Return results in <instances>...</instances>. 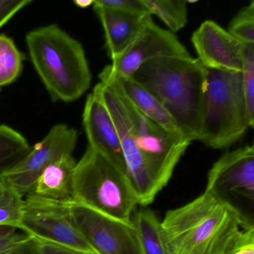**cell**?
<instances>
[{
	"mask_svg": "<svg viewBox=\"0 0 254 254\" xmlns=\"http://www.w3.org/2000/svg\"><path fill=\"white\" fill-rule=\"evenodd\" d=\"M74 203L126 223L139 205L126 172L87 146L73 174Z\"/></svg>",
	"mask_w": 254,
	"mask_h": 254,
	"instance_id": "277c9868",
	"label": "cell"
},
{
	"mask_svg": "<svg viewBox=\"0 0 254 254\" xmlns=\"http://www.w3.org/2000/svg\"><path fill=\"white\" fill-rule=\"evenodd\" d=\"M130 78L161 103L187 140H200L206 69L198 59L160 56L144 63Z\"/></svg>",
	"mask_w": 254,
	"mask_h": 254,
	"instance_id": "7a4b0ae2",
	"label": "cell"
},
{
	"mask_svg": "<svg viewBox=\"0 0 254 254\" xmlns=\"http://www.w3.org/2000/svg\"><path fill=\"white\" fill-rule=\"evenodd\" d=\"M23 197L6 177L0 175V227L20 228L24 209Z\"/></svg>",
	"mask_w": 254,
	"mask_h": 254,
	"instance_id": "ffe728a7",
	"label": "cell"
},
{
	"mask_svg": "<svg viewBox=\"0 0 254 254\" xmlns=\"http://www.w3.org/2000/svg\"><path fill=\"white\" fill-rule=\"evenodd\" d=\"M16 231V229L9 227H0V236H5Z\"/></svg>",
	"mask_w": 254,
	"mask_h": 254,
	"instance_id": "1f68e13d",
	"label": "cell"
},
{
	"mask_svg": "<svg viewBox=\"0 0 254 254\" xmlns=\"http://www.w3.org/2000/svg\"><path fill=\"white\" fill-rule=\"evenodd\" d=\"M74 3L77 5V6L79 7V8H87L89 6H93V3H94V0L92 1V0H78V1H75Z\"/></svg>",
	"mask_w": 254,
	"mask_h": 254,
	"instance_id": "4dcf8cb0",
	"label": "cell"
},
{
	"mask_svg": "<svg viewBox=\"0 0 254 254\" xmlns=\"http://www.w3.org/2000/svg\"><path fill=\"white\" fill-rule=\"evenodd\" d=\"M71 205L27 194L19 229L36 240L96 254L78 231Z\"/></svg>",
	"mask_w": 254,
	"mask_h": 254,
	"instance_id": "52a82bcc",
	"label": "cell"
},
{
	"mask_svg": "<svg viewBox=\"0 0 254 254\" xmlns=\"http://www.w3.org/2000/svg\"><path fill=\"white\" fill-rule=\"evenodd\" d=\"M99 6L133 14H150L142 0H94Z\"/></svg>",
	"mask_w": 254,
	"mask_h": 254,
	"instance_id": "d4e9b609",
	"label": "cell"
},
{
	"mask_svg": "<svg viewBox=\"0 0 254 254\" xmlns=\"http://www.w3.org/2000/svg\"><path fill=\"white\" fill-rule=\"evenodd\" d=\"M71 212L78 231L95 254H142L132 223L123 222L76 203L71 205Z\"/></svg>",
	"mask_w": 254,
	"mask_h": 254,
	"instance_id": "9c48e42d",
	"label": "cell"
},
{
	"mask_svg": "<svg viewBox=\"0 0 254 254\" xmlns=\"http://www.w3.org/2000/svg\"><path fill=\"white\" fill-rule=\"evenodd\" d=\"M93 90L99 93L111 114L121 142L127 178L138 203L145 207L154 201L159 191L143 157L135 146L127 130L118 93L111 84L102 81L98 83Z\"/></svg>",
	"mask_w": 254,
	"mask_h": 254,
	"instance_id": "8fae6325",
	"label": "cell"
},
{
	"mask_svg": "<svg viewBox=\"0 0 254 254\" xmlns=\"http://www.w3.org/2000/svg\"><path fill=\"white\" fill-rule=\"evenodd\" d=\"M78 142V133L66 124H58L50 129L41 142L14 167L3 174L23 196L33 187L43 171L56 160L72 155Z\"/></svg>",
	"mask_w": 254,
	"mask_h": 254,
	"instance_id": "30bf717a",
	"label": "cell"
},
{
	"mask_svg": "<svg viewBox=\"0 0 254 254\" xmlns=\"http://www.w3.org/2000/svg\"><path fill=\"white\" fill-rule=\"evenodd\" d=\"M83 126L88 146L109 159L127 174L118 132L106 105L95 90L86 99Z\"/></svg>",
	"mask_w": 254,
	"mask_h": 254,
	"instance_id": "5bb4252c",
	"label": "cell"
},
{
	"mask_svg": "<svg viewBox=\"0 0 254 254\" xmlns=\"http://www.w3.org/2000/svg\"><path fill=\"white\" fill-rule=\"evenodd\" d=\"M205 191L225 200L239 211L242 201L254 208V145L240 147L221 156L208 172Z\"/></svg>",
	"mask_w": 254,
	"mask_h": 254,
	"instance_id": "ba28073f",
	"label": "cell"
},
{
	"mask_svg": "<svg viewBox=\"0 0 254 254\" xmlns=\"http://www.w3.org/2000/svg\"><path fill=\"white\" fill-rule=\"evenodd\" d=\"M31 149L32 146L20 132L0 125V175L14 167Z\"/></svg>",
	"mask_w": 254,
	"mask_h": 254,
	"instance_id": "d6986e66",
	"label": "cell"
},
{
	"mask_svg": "<svg viewBox=\"0 0 254 254\" xmlns=\"http://www.w3.org/2000/svg\"><path fill=\"white\" fill-rule=\"evenodd\" d=\"M132 224L136 230L142 254H169L160 221L149 209L135 211Z\"/></svg>",
	"mask_w": 254,
	"mask_h": 254,
	"instance_id": "ac0fdd59",
	"label": "cell"
},
{
	"mask_svg": "<svg viewBox=\"0 0 254 254\" xmlns=\"http://www.w3.org/2000/svg\"><path fill=\"white\" fill-rule=\"evenodd\" d=\"M0 90H1V88H0Z\"/></svg>",
	"mask_w": 254,
	"mask_h": 254,
	"instance_id": "d6a6232c",
	"label": "cell"
},
{
	"mask_svg": "<svg viewBox=\"0 0 254 254\" xmlns=\"http://www.w3.org/2000/svg\"><path fill=\"white\" fill-rule=\"evenodd\" d=\"M117 93L127 130L160 192L170 181L175 167L191 142L180 133L169 131L147 118Z\"/></svg>",
	"mask_w": 254,
	"mask_h": 254,
	"instance_id": "8992f818",
	"label": "cell"
},
{
	"mask_svg": "<svg viewBox=\"0 0 254 254\" xmlns=\"http://www.w3.org/2000/svg\"><path fill=\"white\" fill-rule=\"evenodd\" d=\"M242 88L250 127L254 125V44H243Z\"/></svg>",
	"mask_w": 254,
	"mask_h": 254,
	"instance_id": "603a6c76",
	"label": "cell"
},
{
	"mask_svg": "<svg viewBox=\"0 0 254 254\" xmlns=\"http://www.w3.org/2000/svg\"><path fill=\"white\" fill-rule=\"evenodd\" d=\"M151 15L157 16L170 32L185 27L188 20V2L185 0H142Z\"/></svg>",
	"mask_w": 254,
	"mask_h": 254,
	"instance_id": "44dd1931",
	"label": "cell"
},
{
	"mask_svg": "<svg viewBox=\"0 0 254 254\" xmlns=\"http://www.w3.org/2000/svg\"><path fill=\"white\" fill-rule=\"evenodd\" d=\"M160 225L169 254H230L254 227L234 206L205 191L168 211Z\"/></svg>",
	"mask_w": 254,
	"mask_h": 254,
	"instance_id": "6da1fadb",
	"label": "cell"
},
{
	"mask_svg": "<svg viewBox=\"0 0 254 254\" xmlns=\"http://www.w3.org/2000/svg\"><path fill=\"white\" fill-rule=\"evenodd\" d=\"M29 237L30 236L23 231L20 233L15 231L5 236H0V254H8Z\"/></svg>",
	"mask_w": 254,
	"mask_h": 254,
	"instance_id": "4316f807",
	"label": "cell"
},
{
	"mask_svg": "<svg viewBox=\"0 0 254 254\" xmlns=\"http://www.w3.org/2000/svg\"><path fill=\"white\" fill-rule=\"evenodd\" d=\"M160 56H191L175 34L162 29L151 19L126 51L112 60L110 67L117 75L130 78L144 63Z\"/></svg>",
	"mask_w": 254,
	"mask_h": 254,
	"instance_id": "7c38bea8",
	"label": "cell"
},
{
	"mask_svg": "<svg viewBox=\"0 0 254 254\" xmlns=\"http://www.w3.org/2000/svg\"><path fill=\"white\" fill-rule=\"evenodd\" d=\"M105 31L106 47L112 60L121 56L152 19L150 14H133L99 6L93 3Z\"/></svg>",
	"mask_w": 254,
	"mask_h": 254,
	"instance_id": "9a60e30c",
	"label": "cell"
},
{
	"mask_svg": "<svg viewBox=\"0 0 254 254\" xmlns=\"http://www.w3.org/2000/svg\"><path fill=\"white\" fill-rule=\"evenodd\" d=\"M24 56L11 38L0 35V88L14 83L23 69Z\"/></svg>",
	"mask_w": 254,
	"mask_h": 254,
	"instance_id": "7402d4cb",
	"label": "cell"
},
{
	"mask_svg": "<svg viewBox=\"0 0 254 254\" xmlns=\"http://www.w3.org/2000/svg\"><path fill=\"white\" fill-rule=\"evenodd\" d=\"M76 161L66 155L50 163L28 194L64 203H73V174Z\"/></svg>",
	"mask_w": 254,
	"mask_h": 254,
	"instance_id": "e0dca14e",
	"label": "cell"
},
{
	"mask_svg": "<svg viewBox=\"0 0 254 254\" xmlns=\"http://www.w3.org/2000/svg\"><path fill=\"white\" fill-rule=\"evenodd\" d=\"M31 3L30 0H0V29Z\"/></svg>",
	"mask_w": 254,
	"mask_h": 254,
	"instance_id": "484cf974",
	"label": "cell"
},
{
	"mask_svg": "<svg viewBox=\"0 0 254 254\" xmlns=\"http://www.w3.org/2000/svg\"><path fill=\"white\" fill-rule=\"evenodd\" d=\"M40 254H92L69 247L44 241L36 240Z\"/></svg>",
	"mask_w": 254,
	"mask_h": 254,
	"instance_id": "83f0119b",
	"label": "cell"
},
{
	"mask_svg": "<svg viewBox=\"0 0 254 254\" xmlns=\"http://www.w3.org/2000/svg\"><path fill=\"white\" fill-rule=\"evenodd\" d=\"M200 141L213 149L228 148L250 127L241 72L206 69Z\"/></svg>",
	"mask_w": 254,
	"mask_h": 254,
	"instance_id": "5b68a950",
	"label": "cell"
},
{
	"mask_svg": "<svg viewBox=\"0 0 254 254\" xmlns=\"http://www.w3.org/2000/svg\"><path fill=\"white\" fill-rule=\"evenodd\" d=\"M100 81L108 83L138 111L172 133H180L179 129L170 114L160 102L142 84L133 78L120 76L111 70L110 65L99 74Z\"/></svg>",
	"mask_w": 254,
	"mask_h": 254,
	"instance_id": "2e32d148",
	"label": "cell"
},
{
	"mask_svg": "<svg viewBox=\"0 0 254 254\" xmlns=\"http://www.w3.org/2000/svg\"><path fill=\"white\" fill-rule=\"evenodd\" d=\"M230 254H254V227L248 229L242 243Z\"/></svg>",
	"mask_w": 254,
	"mask_h": 254,
	"instance_id": "f1b7e54d",
	"label": "cell"
},
{
	"mask_svg": "<svg viewBox=\"0 0 254 254\" xmlns=\"http://www.w3.org/2000/svg\"><path fill=\"white\" fill-rule=\"evenodd\" d=\"M197 59L206 69L241 72L243 44L212 20H206L191 36Z\"/></svg>",
	"mask_w": 254,
	"mask_h": 254,
	"instance_id": "4fadbf2b",
	"label": "cell"
},
{
	"mask_svg": "<svg viewBox=\"0 0 254 254\" xmlns=\"http://www.w3.org/2000/svg\"><path fill=\"white\" fill-rule=\"evenodd\" d=\"M8 254H40L36 239L29 237Z\"/></svg>",
	"mask_w": 254,
	"mask_h": 254,
	"instance_id": "f546056e",
	"label": "cell"
},
{
	"mask_svg": "<svg viewBox=\"0 0 254 254\" xmlns=\"http://www.w3.org/2000/svg\"><path fill=\"white\" fill-rule=\"evenodd\" d=\"M26 42L31 62L53 102H75L89 90L91 72L79 41L50 24L31 31Z\"/></svg>",
	"mask_w": 254,
	"mask_h": 254,
	"instance_id": "3957f363",
	"label": "cell"
},
{
	"mask_svg": "<svg viewBox=\"0 0 254 254\" xmlns=\"http://www.w3.org/2000/svg\"><path fill=\"white\" fill-rule=\"evenodd\" d=\"M227 32L242 44H254V0L233 17Z\"/></svg>",
	"mask_w": 254,
	"mask_h": 254,
	"instance_id": "cb8c5ba5",
	"label": "cell"
}]
</instances>
